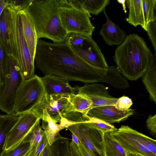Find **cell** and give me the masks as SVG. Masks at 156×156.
Segmentation results:
<instances>
[{"label":"cell","mask_w":156,"mask_h":156,"mask_svg":"<svg viewBox=\"0 0 156 156\" xmlns=\"http://www.w3.org/2000/svg\"><path fill=\"white\" fill-rule=\"evenodd\" d=\"M35 61L36 68L45 75L57 76L68 81L98 82L107 70L85 62L73 51L66 41L55 43L38 39Z\"/></svg>","instance_id":"6da1fadb"},{"label":"cell","mask_w":156,"mask_h":156,"mask_svg":"<svg viewBox=\"0 0 156 156\" xmlns=\"http://www.w3.org/2000/svg\"><path fill=\"white\" fill-rule=\"evenodd\" d=\"M152 54L143 38L133 34L126 37L115 49L114 57L122 74L136 80L145 72Z\"/></svg>","instance_id":"7a4b0ae2"},{"label":"cell","mask_w":156,"mask_h":156,"mask_svg":"<svg viewBox=\"0 0 156 156\" xmlns=\"http://www.w3.org/2000/svg\"><path fill=\"white\" fill-rule=\"evenodd\" d=\"M58 0H32L26 10L34 23L38 39L44 38L53 43L65 41L68 34L61 23Z\"/></svg>","instance_id":"3957f363"},{"label":"cell","mask_w":156,"mask_h":156,"mask_svg":"<svg viewBox=\"0 0 156 156\" xmlns=\"http://www.w3.org/2000/svg\"><path fill=\"white\" fill-rule=\"evenodd\" d=\"M9 55L15 62L24 80L33 77L34 62L31 59L24 37L19 12L6 7Z\"/></svg>","instance_id":"277c9868"},{"label":"cell","mask_w":156,"mask_h":156,"mask_svg":"<svg viewBox=\"0 0 156 156\" xmlns=\"http://www.w3.org/2000/svg\"><path fill=\"white\" fill-rule=\"evenodd\" d=\"M58 3L61 23L68 34L76 33L92 36L94 27L89 14L72 0H58Z\"/></svg>","instance_id":"5b68a950"},{"label":"cell","mask_w":156,"mask_h":156,"mask_svg":"<svg viewBox=\"0 0 156 156\" xmlns=\"http://www.w3.org/2000/svg\"><path fill=\"white\" fill-rule=\"evenodd\" d=\"M46 95L41 77L35 75L24 80L16 92L12 114L18 116L31 111L43 100Z\"/></svg>","instance_id":"8992f818"},{"label":"cell","mask_w":156,"mask_h":156,"mask_svg":"<svg viewBox=\"0 0 156 156\" xmlns=\"http://www.w3.org/2000/svg\"><path fill=\"white\" fill-rule=\"evenodd\" d=\"M23 81L15 62L9 56L5 80L0 84V110L2 112L13 114L16 92Z\"/></svg>","instance_id":"52a82bcc"},{"label":"cell","mask_w":156,"mask_h":156,"mask_svg":"<svg viewBox=\"0 0 156 156\" xmlns=\"http://www.w3.org/2000/svg\"><path fill=\"white\" fill-rule=\"evenodd\" d=\"M40 119L32 111L18 116L16 122L6 134L2 150H13L23 144L33 127Z\"/></svg>","instance_id":"ba28073f"},{"label":"cell","mask_w":156,"mask_h":156,"mask_svg":"<svg viewBox=\"0 0 156 156\" xmlns=\"http://www.w3.org/2000/svg\"><path fill=\"white\" fill-rule=\"evenodd\" d=\"M45 109L51 119L60 123L61 121L72 111L70 97L46 95L44 98L31 111L36 115Z\"/></svg>","instance_id":"9c48e42d"},{"label":"cell","mask_w":156,"mask_h":156,"mask_svg":"<svg viewBox=\"0 0 156 156\" xmlns=\"http://www.w3.org/2000/svg\"><path fill=\"white\" fill-rule=\"evenodd\" d=\"M70 46L76 55L90 65L101 69L108 68L104 55L91 36H87L80 46Z\"/></svg>","instance_id":"30bf717a"},{"label":"cell","mask_w":156,"mask_h":156,"mask_svg":"<svg viewBox=\"0 0 156 156\" xmlns=\"http://www.w3.org/2000/svg\"><path fill=\"white\" fill-rule=\"evenodd\" d=\"M78 93L84 94L90 98L92 102V108L105 105H115L119 99L110 96L104 85L96 83L86 84L79 87Z\"/></svg>","instance_id":"8fae6325"},{"label":"cell","mask_w":156,"mask_h":156,"mask_svg":"<svg viewBox=\"0 0 156 156\" xmlns=\"http://www.w3.org/2000/svg\"><path fill=\"white\" fill-rule=\"evenodd\" d=\"M41 78L47 95L70 97L78 93L79 87H71L69 81L63 78L54 75H45Z\"/></svg>","instance_id":"7c38bea8"},{"label":"cell","mask_w":156,"mask_h":156,"mask_svg":"<svg viewBox=\"0 0 156 156\" xmlns=\"http://www.w3.org/2000/svg\"><path fill=\"white\" fill-rule=\"evenodd\" d=\"M134 112V110L130 108L126 111H121L116 108L115 105H109L92 108L88 111L87 115L110 124L125 121L133 115Z\"/></svg>","instance_id":"4fadbf2b"},{"label":"cell","mask_w":156,"mask_h":156,"mask_svg":"<svg viewBox=\"0 0 156 156\" xmlns=\"http://www.w3.org/2000/svg\"><path fill=\"white\" fill-rule=\"evenodd\" d=\"M37 115L42 120L41 127L44 129L50 146L59 139L66 138L60 134V131L76 123L71 122L65 118L60 123H58L51 119L45 109L37 113Z\"/></svg>","instance_id":"5bb4252c"},{"label":"cell","mask_w":156,"mask_h":156,"mask_svg":"<svg viewBox=\"0 0 156 156\" xmlns=\"http://www.w3.org/2000/svg\"><path fill=\"white\" fill-rule=\"evenodd\" d=\"M109 133L127 153L147 156H156V154L150 151L144 146L128 135L121 127Z\"/></svg>","instance_id":"9a60e30c"},{"label":"cell","mask_w":156,"mask_h":156,"mask_svg":"<svg viewBox=\"0 0 156 156\" xmlns=\"http://www.w3.org/2000/svg\"><path fill=\"white\" fill-rule=\"evenodd\" d=\"M103 12L106 18V22L102 25L100 34L108 45H120L126 38V33L110 20L105 9Z\"/></svg>","instance_id":"2e32d148"},{"label":"cell","mask_w":156,"mask_h":156,"mask_svg":"<svg viewBox=\"0 0 156 156\" xmlns=\"http://www.w3.org/2000/svg\"><path fill=\"white\" fill-rule=\"evenodd\" d=\"M22 24L24 37L32 61L34 57L38 39L33 21L27 10L19 12Z\"/></svg>","instance_id":"e0dca14e"},{"label":"cell","mask_w":156,"mask_h":156,"mask_svg":"<svg viewBox=\"0 0 156 156\" xmlns=\"http://www.w3.org/2000/svg\"><path fill=\"white\" fill-rule=\"evenodd\" d=\"M144 85L151 101L156 103V52L152 54L146 70L142 76Z\"/></svg>","instance_id":"ac0fdd59"},{"label":"cell","mask_w":156,"mask_h":156,"mask_svg":"<svg viewBox=\"0 0 156 156\" xmlns=\"http://www.w3.org/2000/svg\"><path fill=\"white\" fill-rule=\"evenodd\" d=\"M126 2L129 9L126 21L135 27L140 25L146 31L142 0H127Z\"/></svg>","instance_id":"d6986e66"},{"label":"cell","mask_w":156,"mask_h":156,"mask_svg":"<svg viewBox=\"0 0 156 156\" xmlns=\"http://www.w3.org/2000/svg\"><path fill=\"white\" fill-rule=\"evenodd\" d=\"M105 74L98 81L105 83L118 89H125L129 88V83L119 71L117 67L108 66Z\"/></svg>","instance_id":"ffe728a7"},{"label":"cell","mask_w":156,"mask_h":156,"mask_svg":"<svg viewBox=\"0 0 156 156\" xmlns=\"http://www.w3.org/2000/svg\"><path fill=\"white\" fill-rule=\"evenodd\" d=\"M39 119L34 125L31 130L23 142L29 143V149L23 156H35L39 144L45 133L40 126Z\"/></svg>","instance_id":"44dd1931"},{"label":"cell","mask_w":156,"mask_h":156,"mask_svg":"<svg viewBox=\"0 0 156 156\" xmlns=\"http://www.w3.org/2000/svg\"><path fill=\"white\" fill-rule=\"evenodd\" d=\"M103 138L105 155L127 156V152L109 132L105 133Z\"/></svg>","instance_id":"7402d4cb"},{"label":"cell","mask_w":156,"mask_h":156,"mask_svg":"<svg viewBox=\"0 0 156 156\" xmlns=\"http://www.w3.org/2000/svg\"><path fill=\"white\" fill-rule=\"evenodd\" d=\"M89 14L97 15L105 9L110 3L109 0H72Z\"/></svg>","instance_id":"603a6c76"},{"label":"cell","mask_w":156,"mask_h":156,"mask_svg":"<svg viewBox=\"0 0 156 156\" xmlns=\"http://www.w3.org/2000/svg\"><path fill=\"white\" fill-rule=\"evenodd\" d=\"M70 97L72 107L71 112L87 116V112L92 108V102L90 98L86 95L80 93L73 95Z\"/></svg>","instance_id":"cb8c5ba5"},{"label":"cell","mask_w":156,"mask_h":156,"mask_svg":"<svg viewBox=\"0 0 156 156\" xmlns=\"http://www.w3.org/2000/svg\"><path fill=\"white\" fill-rule=\"evenodd\" d=\"M67 129L72 133L75 134L80 141L88 149L95 153L98 154L101 156H105V152L97 147L93 143L80 126L79 123L71 125Z\"/></svg>","instance_id":"d4e9b609"},{"label":"cell","mask_w":156,"mask_h":156,"mask_svg":"<svg viewBox=\"0 0 156 156\" xmlns=\"http://www.w3.org/2000/svg\"><path fill=\"white\" fill-rule=\"evenodd\" d=\"M129 136L144 146L148 150L156 154V141L127 126H121Z\"/></svg>","instance_id":"484cf974"},{"label":"cell","mask_w":156,"mask_h":156,"mask_svg":"<svg viewBox=\"0 0 156 156\" xmlns=\"http://www.w3.org/2000/svg\"><path fill=\"white\" fill-rule=\"evenodd\" d=\"M88 137L97 147L105 152L103 136L104 133L90 126L87 123H79Z\"/></svg>","instance_id":"4316f807"},{"label":"cell","mask_w":156,"mask_h":156,"mask_svg":"<svg viewBox=\"0 0 156 156\" xmlns=\"http://www.w3.org/2000/svg\"><path fill=\"white\" fill-rule=\"evenodd\" d=\"M18 117L13 114H0V154L6 134L16 122Z\"/></svg>","instance_id":"83f0119b"},{"label":"cell","mask_w":156,"mask_h":156,"mask_svg":"<svg viewBox=\"0 0 156 156\" xmlns=\"http://www.w3.org/2000/svg\"><path fill=\"white\" fill-rule=\"evenodd\" d=\"M142 4L146 28L149 22L156 20V0H142Z\"/></svg>","instance_id":"f1b7e54d"},{"label":"cell","mask_w":156,"mask_h":156,"mask_svg":"<svg viewBox=\"0 0 156 156\" xmlns=\"http://www.w3.org/2000/svg\"><path fill=\"white\" fill-rule=\"evenodd\" d=\"M7 38V23L6 7L0 16V41L9 55Z\"/></svg>","instance_id":"f546056e"},{"label":"cell","mask_w":156,"mask_h":156,"mask_svg":"<svg viewBox=\"0 0 156 156\" xmlns=\"http://www.w3.org/2000/svg\"><path fill=\"white\" fill-rule=\"evenodd\" d=\"M89 117V120L84 122L87 123L91 127L103 133L110 132L116 129L113 125L101 119L94 117Z\"/></svg>","instance_id":"4dcf8cb0"},{"label":"cell","mask_w":156,"mask_h":156,"mask_svg":"<svg viewBox=\"0 0 156 156\" xmlns=\"http://www.w3.org/2000/svg\"><path fill=\"white\" fill-rule=\"evenodd\" d=\"M9 56L0 41V84L4 81L6 75Z\"/></svg>","instance_id":"1f68e13d"},{"label":"cell","mask_w":156,"mask_h":156,"mask_svg":"<svg viewBox=\"0 0 156 156\" xmlns=\"http://www.w3.org/2000/svg\"><path fill=\"white\" fill-rule=\"evenodd\" d=\"M87 36L76 33H68L66 41L71 46H79L83 42Z\"/></svg>","instance_id":"d6a6232c"},{"label":"cell","mask_w":156,"mask_h":156,"mask_svg":"<svg viewBox=\"0 0 156 156\" xmlns=\"http://www.w3.org/2000/svg\"><path fill=\"white\" fill-rule=\"evenodd\" d=\"M32 1V0H9L7 7L19 12L26 10Z\"/></svg>","instance_id":"836d02e7"},{"label":"cell","mask_w":156,"mask_h":156,"mask_svg":"<svg viewBox=\"0 0 156 156\" xmlns=\"http://www.w3.org/2000/svg\"><path fill=\"white\" fill-rule=\"evenodd\" d=\"M29 143L23 144L17 148L9 151L2 150L0 156H23L28 150Z\"/></svg>","instance_id":"e575fe53"},{"label":"cell","mask_w":156,"mask_h":156,"mask_svg":"<svg viewBox=\"0 0 156 156\" xmlns=\"http://www.w3.org/2000/svg\"><path fill=\"white\" fill-rule=\"evenodd\" d=\"M146 31L156 52V20L149 22L146 26Z\"/></svg>","instance_id":"d590c367"},{"label":"cell","mask_w":156,"mask_h":156,"mask_svg":"<svg viewBox=\"0 0 156 156\" xmlns=\"http://www.w3.org/2000/svg\"><path fill=\"white\" fill-rule=\"evenodd\" d=\"M133 104L132 100L127 96H123L119 98L115 105V108L121 111H125L130 108Z\"/></svg>","instance_id":"8d00e7d4"},{"label":"cell","mask_w":156,"mask_h":156,"mask_svg":"<svg viewBox=\"0 0 156 156\" xmlns=\"http://www.w3.org/2000/svg\"><path fill=\"white\" fill-rule=\"evenodd\" d=\"M147 127L150 133L155 137L156 136V115H149L146 121Z\"/></svg>","instance_id":"74e56055"},{"label":"cell","mask_w":156,"mask_h":156,"mask_svg":"<svg viewBox=\"0 0 156 156\" xmlns=\"http://www.w3.org/2000/svg\"><path fill=\"white\" fill-rule=\"evenodd\" d=\"M48 143V140L44 133L37 147L35 156H39Z\"/></svg>","instance_id":"f35d334b"},{"label":"cell","mask_w":156,"mask_h":156,"mask_svg":"<svg viewBox=\"0 0 156 156\" xmlns=\"http://www.w3.org/2000/svg\"><path fill=\"white\" fill-rule=\"evenodd\" d=\"M78 147L83 156H97L95 153L88 149L80 141Z\"/></svg>","instance_id":"ab89813d"},{"label":"cell","mask_w":156,"mask_h":156,"mask_svg":"<svg viewBox=\"0 0 156 156\" xmlns=\"http://www.w3.org/2000/svg\"><path fill=\"white\" fill-rule=\"evenodd\" d=\"M71 156H83L76 144L72 141L69 144Z\"/></svg>","instance_id":"60d3db41"},{"label":"cell","mask_w":156,"mask_h":156,"mask_svg":"<svg viewBox=\"0 0 156 156\" xmlns=\"http://www.w3.org/2000/svg\"><path fill=\"white\" fill-rule=\"evenodd\" d=\"M39 156H50V146L48 143Z\"/></svg>","instance_id":"b9f144b4"},{"label":"cell","mask_w":156,"mask_h":156,"mask_svg":"<svg viewBox=\"0 0 156 156\" xmlns=\"http://www.w3.org/2000/svg\"><path fill=\"white\" fill-rule=\"evenodd\" d=\"M9 0H0V16L4 9L7 6Z\"/></svg>","instance_id":"7bdbcfd3"},{"label":"cell","mask_w":156,"mask_h":156,"mask_svg":"<svg viewBox=\"0 0 156 156\" xmlns=\"http://www.w3.org/2000/svg\"><path fill=\"white\" fill-rule=\"evenodd\" d=\"M72 141L78 147L80 144V140L77 136L73 133H72Z\"/></svg>","instance_id":"ee69618b"},{"label":"cell","mask_w":156,"mask_h":156,"mask_svg":"<svg viewBox=\"0 0 156 156\" xmlns=\"http://www.w3.org/2000/svg\"><path fill=\"white\" fill-rule=\"evenodd\" d=\"M126 0H117V2L119 3L122 5L123 7V10L125 13H126L125 3Z\"/></svg>","instance_id":"f6af8a7d"},{"label":"cell","mask_w":156,"mask_h":156,"mask_svg":"<svg viewBox=\"0 0 156 156\" xmlns=\"http://www.w3.org/2000/svg\"><path fill=\"white\" fill-rule=\"evenodd\" d=\"M127 156H138V155L136 154L127 153Z\"/></svg>","instance_id":"bcb514c9"},{"label":"cell","mask_w":156,"mask_h":156,"mask_svg":"<svg viewBox=\"0 0 156 156\" xmlns=\"http://www.w3.org/2000/svg\"><path fill=\"white\" fill-rule=\"evenodd\" d=\"M137 154L138 155V156H146L145 155H144L141 154Z\"/></svg>","instance_id":"7dc6e473"},{"label":"cell","mask_w":156,"mask_h":156,"mask_svg":"<svg viewBox=\"0 0 156 156\" xmlns=\"http://www.w3.org/2000/svg\"><path fill=\"white\" fill-rule=\"evenodd\" d=\"M105 156H106L105 155Z\"/></svg>","instance_id":"c3c4849f"}]
</instances>
